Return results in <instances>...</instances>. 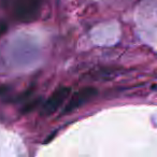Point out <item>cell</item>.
<instances>
[{"mask_svg": "<svg viewBox=\"0 0 157 157\" xmlns=\"http://www.w3.org/2000/svg\"><path fill=\"white\" fill-rule=\"evenodd\" d=\"M43 0H13L12 13L21 23H33L40 16Z\"/></svg>", "mask_w": 157, "mask_h": 157, "instance_id": "6da1fadb", "label": "cell"}, {"mask_svg": "<svg viewBox=\"0 0 157 157\" xmlns=\"http://www.w3.org/2000/svg\"><path fill=\"white\" fill-rule=\"evenodd\" d=\"M71 93V88L68 86H59L52 93L50 97L42 103L40 114L42 116H50L54 114L65 103Z\"/></svg>", "mask_w": 157, "mask_h": 157, "instance_id": "7a4b0ae2", "label": "cell"}, {"mask_svg": "<svg viewBox=\"0 0 157 157\" xmlns=\"http://www.w3.org/2000/svg\"><path fill=\"white\" fill-rule=\"evenodd\" d=\"M97 94H98V90L95 87H92V86L81 88L80 90L74 93L71 96V98L68 100L65 108L61 111V114L63 115H68L71 112L78 110V108L83 107L85 103L90 102L93 98H95Z\"/></svg>", "mask_w": 157, "mask_h": 157, "instance_id": "3957f363", "label": "cell"}, {"mask_svg": "<svg viewBox=\"0 0 157 157\" xmlns=\"http://www.w3.org/2000/svg\"><path fill=\"white\" fill-rule=\"evenodd\" d=\"M41 105V98H35L33 100H30L29 102H27L26 105L23 107L22 109V113L23 114H27L29 112L33 111L36 108H38L39 105Z\"/></svg>", "mask_w": 157, "mask_h": 157, "instance_id": "277c9868", "label": "cell"}, {"mask_svg": "<svg viewBox=\"0 0 157 157\" xmlns=\"http://www.w3.org/2000/svg\"><path fill=\"white\" fill-rule=\"evenodd\" d=\"M8 30V25L3 21H0V37H2Z\"/></svg>", "mask_w": 157, "mask_h": 157, "instance_id": "5b68a950", "label": "cell"}, {"mask_svg": "<svg viewBox=\"0 0 157 157\" xmlns=\"http://www.w3.org/2000/svg\"><path fill=\"white\" fill-rule=\"evenodd\" d=\"M12 2H13V0H0V3H1V6H2L5 9L11 8Z\"/></svg>", "mask_w": 157, "mask_h": 157, "instance_id": "8992f818", "label": "cell"}]
</instances>
